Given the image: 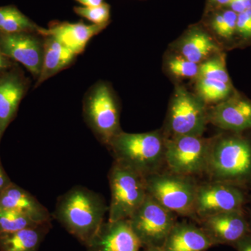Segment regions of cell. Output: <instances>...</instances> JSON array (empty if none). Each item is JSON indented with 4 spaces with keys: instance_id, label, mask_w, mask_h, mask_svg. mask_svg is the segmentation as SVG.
Returning <instances> with one entry per match:
<instances>
[{
    "instance_id": "1",
    "label": "cell",
    "mask_w": 251,
    "mask_h": 251,
    "mask_svg": "<svg viewBox=\"0 0 251 251\" xmlns=\"http://www.w3.org/2000/svg\"><path fill=\"white\" fill-rule=\"evenodd\" d=\"M109 206L99 193L74 186L59 196L54 216L67 232L87 247L103 224Z\"/></svg>"
},
{
    "instance_id": "2",
    "label": "cell",
    "mask_w": 251,
    "mask_h": 251,
    "mask_svg": "<svg viewBox=\"0 0 251 251\" xmlns=\"http://www.w3.org/2000/svg\"><path fill=\"white\" fill-rule=\"evenodd\" d=\"M205 175L209 181L251 186V140L232 132L211 137Z\"/></svg>"
},
{
    "instance_id": "3",
    "label": "cell",
    "mask_w": 251,
    "mask_h": 251,
    "mask_svg": "<svg viewBox=\"0 0 251 251\" xmlns=\"http://www.w3.org/2000/svg\"><path fill=\"white\" fill-rule=\"evenodd\" d=\"M166 142L162 129L138 133L122 130L107 148L115 161L146 177L163 171L166 166Z\"/></svg>"
},
{
    "instance_id": "4",
    "label": "cell",
    "mask_w": 251,
    "mask_h": 251,
    "mask_svg": "<svg viewBox=\"0 0 251 251\" xmlns=\"http://www.w3.org/2000/svg\"><path fill=\"white\" fill-rule=\"evenodd\" d=\"M82 114L96 138L106 147L122 131L120 101L112 85L106 81H98L86 92Z\"/></svg>"
},
{
    "instance_id": "5",
    "label": "cell",
    "mask_w": 251,
    "mask_h": 251,
    "mask_svg": "<svg viewBox=\"0 0 251 251\" xmlns=\"http://www.w3.org/2000/svg\"><path fill=\"white\" fill-rule=\"evenodd\" d=\"M207 110V105L194 92L183 84L175 85L162 130L166 138L202 136L209 124Z\"/></svg>"
},
{
    "instance_id": "6",
    "label": "cell",
    "mask_w": 251,
    "mask_h": 251,
    "mask_svg": "<svg viewBox=\"0 0 251 251\" xmlns=\"http://www.w3.org/2000/svg\"><path fill=\"white\" fill-rule=\"evenodd\" d=\"M147 191L176 215L196 220L195 201L198 184L194 176L162 171L145 177Z\"/></svg>"
},
{
    "instance_id": "7",
    "label": "cell",
    "mask_w": 251,
    "mask_h": 251,
    "mask_svg": "<svg viewBox=\"0 0 251 251\" xmlns=\"http://www.w3.org/2000/svg\"><path fill=\"white\" fill-rule=\"evenodd\" d=\"M108 180L111 193L108 221L129 219L148 195L145 176L114 161L109 171Z\"/></svg>"
},
{
    "instance_id": "8",
    "label": "cell",
    "mask_w": 251,
    "mask_h": 251,
    "mask_svg": "<svg viewBox=\"0 0 251 251\" xmlns=\"http://www.w3.org/2000/svg\"><path fill=\"white\" fill-rule=\"evenodd\" d=\"M176 216L148 193L143 204L128 220L143 247L162 248L176 223Z\"/></svg>"
},
{
    "instance_id": "9",
    "label": "cell",
    "mask_w": 251,
    "mask_h": 251,
    "mask_svg": "<svg viewBox=\"0 0 251 251\" xmlns=\"http://www.w3.org/2000/svg\"><path fill=\"white\" fill-rule=\"evenodd\" d=\"M211 138L196 135L166 138V166L176 174L196 176L205 174Z\"/></svg>"
},
{
    "instance_id": "10",
    "label": "cell",
    "mask_w": 251,
    "mask_h": 251,
    "mask_svg": "<svg viewBox=\"0 0 251 251\" xmlns=\"http://www.w3.org/2000/svg\"><path fill=\"white\" fill-rule=\"evenodd\" d=\"M244 189L219 181L198 184L195 201L196 222L209 216L244 209L247 202Z\"/></svg>"
},
{
    "instance_id": "11",
    "label": "cell",
    "mask_w": 251,
    "mask_h": 251,
    "mask_svg": "<svg viewBox=\"0 0 251 251\" xmlns=\"http://www.w3.org/2000/svg\"><path fill=\"white\" fill-rule=\"evenodd\" d=\"M193 83V92L208 107L232 95L236 91L227 73L224 52L214 54L200 64L199 73Z\"/></svg>"
},
{
    "instance_id": "12",
    "label": "cell",
    "mask_w": 251,
    "mask_h": 251,
    "mask_svg": "<svg viewBox=\"0 0 251 251\" xmlns=\"http://www.w3.org/2000/svg\"><path fill=\"white\" fill-rule=\"evenodd\" d=\"M44 46V36L38 33H15L0 36L1 53L22 64L36 79L42 67Z\"/></svg>"
},
{
    "instance_id": "13",
    "label": "cell",
    "mask_w": 251,
    "mask_h": 251,
    "mask_svg": "<svg viewBox=\"0 0 251 251\" xmlns=\"http://www.w3.org/2000/svg\"><path fill=\"white\" fill-rule=\"evenodd\" d=\"M198 224L214 246H234L250 233L249 217L244 209L221 213L200 220Z\"/></svg>"
},
{
    "instance_id": "14",
    "label": "cell",
    "mask_w": 251,
    "mask_h": 251,
    "mask_svg": "<svg viewBox=\"0 0 251 251\" xmlns=\"http://www.w3.org/2000/svg\"><path fill=\"white\" fill-rule=\"evenodd\" d=\"M208 123L220 129L242 133L251 128V100L234 92L221 103L208 107Z\"/></svg>"
},
{
    "instance_id": "15",
    "label": "cell",
    "mask_w": 251,
    "mask_h": 251,
    "mask_svg": "<svg viewBox=\"0 0 251 251\" xmlns=\"http://www.w3.org/2000/svg\"><path fill=\"white\" fill-rule=\"evenodd\" d=\"M169 49L198 64L214 54L224 52L222 46L203 25H194L188 27Z\"/></svg>"
},
{
    "instance_id": "16",
    "label": "cell",
    "mask_w": 251,
    "mask_h": 251,
    "mask_svg": "<svg viewBox=\"0 0 251 251\" xmlns=\"http://www.w3.org/2000/svg\"><path fill=\"white\" fill-rule=\"evenodd\" d=\"M142 247L128 219L104 222L86 247L87 251H140Z\"/></svg>"
},
{
    "instance_id": "17",
    "label": "cell",
    "mask_w": 251,
    "mask_h": 251,
    "mask_svg": "<svg viewBox=\"0 0 251 251\" xmlns=\"http://www.w3.org/2000/svg\"><path fill=\"white\" fill-rule=\"evenodd\" d=\"M107 27L106 25L86 24L83 21L77 23L55 21L50 23L48 28L41 27L39 34L43 36L54 37L78 55L84 52L91 39Z\"/></svg>"
},
{
    "instance_id": "18",
    "label": "cell",
    "mask_w": 251,
    "mask_h": 251,
    "mask_svg": "<svg viewBox=\"0 0 251 251\" xmlns=\"http://www.w3.org/2000/svg\"><path fill=\"white\" fill-rule=\"evenodd\" d=\"M0 206L25 216L36 224H50V214L45 206L14 183L0 193Z\"/></svg>"
},
{
    "instance_id": "19",
    "label": "cell",
    "mask_w": 251,
    "mask_h": 251,
    "mask_svg": "<svg viewBox=\"0 0 251 251\" xmlns=\"http://www.w3.org/2000/svg\"><path fill=\"white\" fill-rule=\"evenodd\" d=\"M213 247L201 226L187 221H176L162 249L163 251H206Z\"/></svg>"
},
{
    "instance_id": "20",
    "label": "cell",
    "mask_w": 251,
    "mask_h": 251,
    "mask_svg": "<svg viewBox=\"0 0 251 251\" xmlns=\"http://www.w3.org/2000/svg\"><path fill=\"white\" fill-rule=\"evenodd\" d=\"M25 90V83L17 75L9 74L0 79V141L14 118Z\"/></svg>"
},
{
    "instance_id": "21",
    "label": "cell",
    "mask_w": 251,
    "mask_h": 251,
    "mask_svg": "<svg viewBox=\"0 0 251 251\" xmlns=\"http://www.w3.org/2000/svg\"><path fill=\"white\" fill-rule=\"evenodd\" d=\"M44 38L42 67L36 87L70 67L77 56L54 37L47 36Z\"/></svg>"
},
{
    "instance_id": "22",
    "label": "cell",
    "mask_w": 251,
    "mask_h": 251,
    "mask_svg": "<svg viewBox=\"0 0 251 251\" xmlns=\"http://www.w3.org/2000/svg\"><path fill=\"white\" fill-rule=\"evenodd\" d=\"M50 224L38 225L0 235V251H38Z\"/></svg>"
},
{
    "instance_id": "23",
    "label": "cell",
    "mask_w": 251,
    "mask_h": 251,
    "mask_svg": "<svg viewBox=\"0 0 251 251\" xmlns=\"http://www.w3.org/2000/svg\"><path fill=\"white\" fill-rule=\"evenodd\" d=\"M205 24L203 25L222 46L223 41H229L237 35V13L229 8L211 10Z\"/></svg>"
},
{
    "instance_id": "24",
    "label": "cell",
    "mask_w": 251,
    "mask_h": 251,
    "mask_svg": "<svg viewBox=\"0 0 251 251\" xmlns=\"http://www.w3.org/2000/svg\"><path fill=\"white\" fill-rule=\"evenodd\" d=\"M163 69L175 85H179L185 80L193 82L198 76L200 64L188 60L169 49L163 56Z\"/></svg>"
},
{
    "instance_id": "25",
    "label": "cell",
    "mask_w": 251,
    "mask_h": 251,
    "mask_svg": "<svg viewBox=\"0 0 251 251\" xmlns=\"http://www.w3.org/2000/svg\"><path fill=\"white\" fill-rule=\"evenodd\" d=\"M41 27L15 6L0 7V32L2 34L21 32L39 34Z\"/></svg>"
},
{
    "instance_id": "26",
    "label": "cell",
    "mask_w": 251,
    "mask_h": 251,
    "mask_svg": "<svg viewBox=\"0 0 251 251\" xmlns=\"http://www.w3.org/2000/svg\"><path fill=\"white\" fill-rule=\"evenodd\" d=\"M29 218L0 206V235L38 226Z\"/></svg>"
},
{
    "instance_id": "27",
    "label": "cell",
    "mask_w": 251,
    "mask_h": 251,
    "mask_svg": "<svg viewBox=\"0 0 251 251\" xmlns=\"http://www.w3.org/2000/svg\"><path fill=\"white\" fill-rule=\"evenodd\" d=\"M74 11L80 17L90 21L91 24L106 25H108L110 23L111 16V8L108 3L92 7L86 6H74Z\"/></svg>"
},
{
    "instance_id": "28",
    "label": "cell",
    "mask_w": 251,
    "mask_h": 251,
    "mask_svg": "<svg viewBox=\"0 0 251 251\" xmlns=\"http://www.w3.org/2000/svg\"><path fill=\"white\" fill-rule=\"evenodd\" d=\"M237 35L246 40L251 39V7L238 14Z\"/></svg>"
},
{
    "instance_id": "29",
    "label": "cell",
    "mask_w": 251,
    "mask_h": 251,
    "mask_svg": "<svg viewBox=\"0 0 251 251\" xmlns=\"http://www.w3.org/2000/svg\"><path fill=\"white\" fill-rule=\"evenodd\" d=\"M251 7V0H231L227 8H229L237 14L242 12Z\"/></svg>"
},
{
    "instance_id": "30",
    "label": "cell",
    "mask_w": 251,
    "mask_h": 251,
    "mask_svg": "<svg viewBox=\"0 0 251 251\" xmlns=\"http://www.w3.org/2000/svg\"><path fill=\"white\" fill-rule=\"evenodd\" d=\"M237 251H251V234H248L234 246Z\"/></svg>"
},
{
    "instance_id": "31",
    "label": "cell",
    "mask_w": 251,
    "mask_h": 251,
    "mask_svg": "<svg viewBox=\"0 0 251 251\" xmlns=\"http://www.w3.org/2000/svg\"><path fill=\"white\" fill-rule=\"evenodd\" d=\"M11 183V180H10L8 175H6V172L4 171V168L0 163V193L4 188L7 187Z\"/></svg>"
},
{
    "instance_id": "32",
    "label": "cell",
    "mask_w": 251,
    "mask_h": 251,
    "mask_svg": "<svg viewBox=\"0 0 251 251\" xmlns=\"http://www.w3.org/2000/svg\"><path fill=\"white\" fill-rule=\"evenodd\" d=\"M230 1L231 0H209V4L211 10H214L227 7Z\"/></svg>"
},
{
    "instance_id": "33",
    "label": "cell",
    "mask_w": 251,
    "mask_h": 251,
    "mask_svg": "<svg viewBox=\"0 0 251 251\" xmlns=\"http://www.w3.org/2000/svg\"><path fill=\"white\" fill-rule=\"evenodd\" d=\"M75 1L81 6H86V7L99 6L105 2L104 0H75Z\"/></svg>"
},
{
    "instance_id": "34",
    "label": "cell",
    "mask_w": 251,
    "mask_h": 251,
    "mask_svg": "<svg viewBox=\"0 0 251 251\" xmlns=\"http://www.w3.org/2000/svg\"><path fill=\"white\" fill-rule=\"evenodd\" d=\"M6 67V62L3 58L2 54L0 52V70Z\"/></svg>"
},
{
    "instance_id": "35",
    "label": "cell",
    "mask_w": 251,
    "mask_h": 251,
    "mask_svg": "<svg viewBox=\"0 0 251 251\" xmlns=\"http://www.w3.org/2000/svg\"><path fill=\"white\" fill-rule=\"evenodd\" d=\"M143 251H163L162 248L158 247H150V248H145V250Z\"/></svg>"
},
{
    "instance_id": "36",
    "label": "cell",
    "mask_w": 251,
    "mask_h": 251,
    "mask_svg": "<svg viewBox=\"0 0 251 251\" xmlns=\"http://www.w3.org/2000/svg\"><path fill=\"white\" fill-rule=\"evenodd\" d=\"M248 217H249V230L251 234V211L248 214Z\"/></svg>"
}]
</instances>
